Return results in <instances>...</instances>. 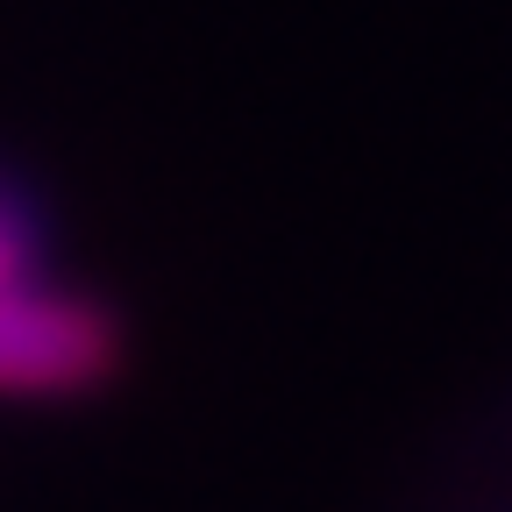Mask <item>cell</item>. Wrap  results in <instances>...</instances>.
Here are the masks:
<instances>
[{
    "label": "cell",
    "instance_id": "obj_1",
    "mask_svg": "<svg viewBox=\"0 0 512 512\" xmlns=\"http://www.w3.org/2000/svg\"><path fill=\"white\" fill-rule=\"evenodd\" d=\"M114 328L72 292H36L29 278L0 292V392H79L107 377Z\"/></svg>",
    "mask_w": 512,
    "mask_h": 512
},
{
    "label": "cell",
    "instance_id": "obj_2",
    "mask_svg": "<svg viewBox=\"0 0 512 512\" xmlns=\"http://www.w3.org/2000/svg\"><path fill=\"white\" fill-rule=\"evenodd\" d=\"M36 271V235H29V214L0 192V292L8 285H22Z\"/></svg>",
    "mask_w": 512,
    "mask_h": 512
}]
</instances>
